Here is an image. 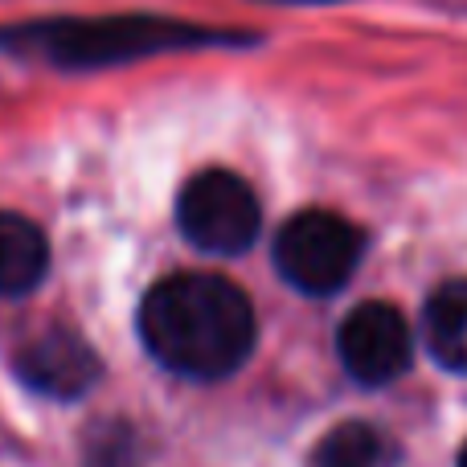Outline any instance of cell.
<instances>
[{
  "mask_svg": "<svg viewBox=\"0 0 467 467\" xmlns=\"http://www.w3.org/2000/svg\"><path fill=\"white\" fill-rule=\"evenodd\" d=\"M242 33H218L205 25L172 21V16H49V21L0 25V54L33 57L54 70H111L169 49L242 46Z\"/></svg>",
  "mask_w": 467,
  "mask_h": 467,
  "instance_id": "7a4b0ae2",
  "label": "cell"
},
{
  "mask_svg": "<svg viewBox=\"0 0 467 467\" xmlns=\"http://www.w3.org/2000/svg\"><path fill=\"white\" fill-rule=\"evenodd\" d=\"M13 369L33 394L57 398V402L90 394L103 378L99 353L70 328H46L33 340H25L13 357Z\"/></svg>",
  "mask_w": 467,
  "mask_h": 467,
  "instance_id": "8992f818",
  "label": "cell"
},
{
  "mask_svg": "<svg viewBox=\"0 0 467 467\" xmlns=\"http://www.w3.org/2000/svg\"><path fill=\"white\" fill-rule=\"evenodd\" d=\"M422 340L447 373L467 378V279H451L431 291L422 307Z\"/></svg>",
  "mask_w": 467,
  "mask_h": 467,
  "instance_id": "ba28073f",
  "label": "cell"
},
{
  "mask_svg": "<svg viewBox=\"0 0 467 467\" xmlns=\"http://www.w3.org/2000/svg\"><path fill=\"white\" fill-rule=\"evenodd\" d=\"M455 467H467V443H463V451H460V460H455Z\"/></svg>",
  "mask_w": 467,
  "mask_h": 467,
  "instance_id": "8fae6325",
  "label": "cell"
},
{
  "mask_svg": "<svg viewBox=\"0 0 467 467\" xmlns=\"http://www.w3.org/2000/svg\"><path fill=\"white\" fill-rule=\"evenodd\" d=\"M337 357L345 373L361 386H389L414 361L410 320L394 304H357L337 328Z\"/></svg>",
  "mask_w": 467,
  "mask_h": 467,
  "instance_id": "5b68a950",
  "label": "cell"
},
{
  "mask_svg": "<svg viewBox=\"0 0 467 467\" xmlns=\"http://www.w3.org/2000/svg\"><path fill=\"white\" fill-rule=\"evenodd\" d=\"M177 226L205 254H246L263 230V205L254 189L226 169H205L185 181L177 197Z\"/></svg>",
  "mask_w": 467,
  "mask_h": 467,
  "instance_id": "277c9868",
  "label": "cell"
},
{
  "mask_svg": "<svg viewBox=\"0 0 467 467\" xmlns=\"http://www.w3.org/2000/svg\"><path fill=\"white\" fill-rule=\"evenodd\" d=\"M271 5H340V0H271Z\"/></svg>",
  "mask_w": 467,
  "mask_h": 467,
  "instance_id": "30bf717a",
  "label": "cell"
},
{
  "mask_svg": "<svg viewBox=\"0 0 467 467\" xmlns=\"http://www.w3.org/2000/svg\"><path fill=\"white\" fill-rule=\"evenodd\" d=\"M136 328L144 348L169 373L189 381H222L250 361L258 316L250 296L226 275L185 271L161 279L140 299Z\"/></svg>",
  "mask_w": 467,
  "mask_h": 467,
  "instance_id": "6da1fadb",
  "label": "cell"
},
{
  "mask_svg": "<svg viewBox=\"0 0 467 467\" xmlns=\"http://www.w3.org/2000/svg\"><path fill=\"white\" fill-rule=\"evenodd\" d=\"M275 271L312 299L337 296L365 258V234L332 210H304L283 222L275 238Z\"/></svg>",
  "mask_w": 467,
  "mask_h": 467,
  "instance_id": "3957f363",
  "label": "cell"
},
{
  "mask_svg": "<svg viewBox=\"0 0 467 467\" xmlns=\"http://www.w3.org/2000/svg\"><path fill=\"white\" fill-rule=\"evenodd\" d=\"M49 271V242L37 222L0 210V299H21Z\"/></svg>",
  "mask_w": 467,
  "mask_h": 467,
  "instance_id": "52a82bcc",
  "label": "cell"
},
{
  "mask_svg": "<svg viewBox=\"0 0 467 467\" xmlns=\"http://www.w3.org/2000/svg\"><path fill=\"white\" fill-rule=\"evenodd\" d=\"M312 467H398V443L373 422H340L316 443Z\"/></svg>",
  "mask_w": 467,
  "mask_h": 467,
  "instance_id": "9c48e42d",
  "label": "cell"
}]
</instances>
